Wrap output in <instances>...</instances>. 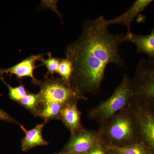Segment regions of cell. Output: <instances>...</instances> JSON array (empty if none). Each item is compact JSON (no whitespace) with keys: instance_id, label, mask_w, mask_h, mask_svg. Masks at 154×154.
Segmentation results:
<instances>
[{"instance_id":"17","label":"cell","mask_w":154,"mask_h":154,"mask_svg":"<svg viewBox=\"0 0 154 154\" xmlns=\"http://www.w3.org/2000/svg\"><path fill=\"white\" fill-rule=\"evenodd\" d=\"M48 57L45 59L43 57L40 58L39 61L41 62L40 65L44 66L48 70V75H53L57 73L61 59L53 57L51 53L48 54Z\"/></svg>"},{"instance_id":"14","label":"cell","mask_w":154,"mask_h":154,"mask_svg":"<svg viewBox=\"0 0 154 154\" xmlns=\"http://www.w3.org/2000/svg\"><path fill=\"white\" fill-rule=\"evenodd\" d=\"M108 147L122 154H154L149 148L141 141L126 146Z\"/></svg>"},{"instance_id":"16","label":"cell","mask_w":154,"mask_h":154,"mask_svg":"<svg viewBox=\"0 0 154 154\" xmlns=\"http://www.w3.org/2000/svg\"><path fill=\"white\" fill-rule=\"evenodd\" d=\"M73 72V68L71 61L66 57L61 59L57 72L60 76L61 79L71 85Z\"/></svg>"},{"instance_id":"11","label":"cell","mask_w":154,"mask_h":154,"mask_svg":"<svg viewBox=\"0 0 154 154\" xmlns=\"http://www.w3.org/2000/svg\"><path fill=\"white\" fill-rule=\"evenodd\" d=\"M127 42L135 45L136 52L144 54L148 59L154 62V28L148 35H137L131 32L126 33Z\"/></svg>"},{"instance_id":"15","label":"cell","mask_w":154,"mask_h":154,"mask_svg":"<svg viewBox=\"0 0 154 154\" xmlns=\"http://www.w3.org/2000/svg\"><path fill=\"white\" fill-rule=\"evenodd\" d=\"M33 115L38 116L39 109V97L38 94L28 93L19 102Z\"/></svg>"},{"instance_id":"12","label":"cell","mask_w":154,"mask_h":154,"mask_svg":"<svg viewBox=\"0 0 154 154\" xmlns=\"http://www.w3.org/2000/svg\"><path fill=\"white\" fill-rule=\"evenodd\" d=\"M46 122L37 125L33 129L27 130L24 126L20 125L21 128L25 133V137L22 140V147L24 151H28L34 147L45 146L48 142L43 138L42 135V129Z\"/></svg>"},{"instance_id":"6","label":"cell","mask_w":154,"mask_h":154,"mask_svg":"<svg viewBox=\"0 0 154 154\" xmlns=\"http://www.w3.org/2000/svg\"><path fill=\"white\" fill-rule=\"evenodd\" d=\"M136 119L139 141L154 154V107L131 99L129 103Z\"/></svg>"},{"instance_id":"1","label":"cell","mask_w":154,"mask_h":154,"mask_svg":"<svg viewBox=\"0 0 154 154\" xmlns=\"http://www.w3.org/2000/svg\"><path fill=\"white\" fill-rule=\"evenodd\" d=\"M108 28L103 16L86 20L79 38L66 48L73 68L71 85L83 95L101 92L109 64L125 67L120 47L127 42L126 34L112 33Z\"/></svg>"},{"instance_id":"2","label":"cell","mask_w":154,"mask_h":154,"mask_svg":"<svg viewBox=\"0 0 154 154\" xmlns=\"http://www.w3.org/2000/svg\"><path fill=\"white\" fill-rule=\"evenodd\" d=\"M103 143L110 147H124L139 141L137 122L129 104L100 126Z\"/></svg>"},{"instance_id":"4","label":"cell","mask_w":154,"mask_h":154,"mask_svg":"<svg viewBox=\"0 0 154 154\" xmlns=\"http://www.w3.org/2000/svg\"><path fill=\"white\" fill-rule=\"evenodd\" d=\"M36 85L40 88L38 93L39 109L42 106L49 103L58 102L65 105L71 102H78L80 100H87L85 96L71 85L60 78L54 76L53 75L47 74L44 80H38Z\"/></svg>"},{"instance_id":"19","label":"cell","mask_w":154,"mask_h":154,"mask_svg":"<svg viewBox=\"0 0 154 154\" xmlns=\"http://www.w3.org/2000/svg\"><path fill=\"white\" fill-rule=\"evenodd\" d=\"M85 154H109L104 144H100L91 149Z\"/></svg>"},{"instance_id":"18","label":"cell","mask_w":154,"mask_h":154,"mask_svg":"<svg viewBox=\"0 0 154 154\" xmlns=\"http://www.w3.org/2000/svg\"><path fill=\"white\" fill-rule=\"evenodd\" d=\"M2 80L8 88L9 95L10 98L15 102L19 103L22 98H24L28 94L25 86L23 85H20L18 87L13 88L5 82L2 76Z\"/></svg>"},{"instance_id":"8","label":"cell","mask_w":154,"mask_h":154,"mask_svg":"<svg viewBox=\"0 0 154 154\" xmlns=\"http://www.w3.org/2000/svg\"><path fill=\"white\" fill-rule=\"evenodd\" d=\"M43 57L42 54H37L30 56L19 63L7 69H0V75L9 74L11 76L15 75L17 79H22L24 77H29L32 79L33 84L36 85L38 80L34 76V71L37 67L36 63L40 58Z\"/></svg>"},{"instance_id":"13","label":"cell","mask_w":154,"mask_h":154,"mask_svg":"<svg viewBox=\"0 0 154 154\" xmlns=\"http://www.w3.org/2000/svg\"><path fill=\"white\" fill-rule=\"evenodd\" d=\"M64 105L58 102L49 103L40 107L38 116L47 122L51 119H59L61 111Z\"/></svg>"},{"instance_id":"9","label":"cell","mask_w":154,"mask_h":154,"mask_svg":"<svg viewBox=\"0 0 154 154\" xmlns=\"http://www.w3.org/2000/svg\"><path fill=\"white\" fill-rule=\"evenodd\" d=\"M154 0H136L128 10L121 15L110 19H106L107 26L121 25L126 27L127 32H131V25L134 20L145 10Z\"/></svg>"},{"instance_id":"10","label":"cell","mask_w":154,"mask_h":154,"mask_svg":"<svg viewBox=\"0 0 154 154\" xmlns=\"http://www.w3.org/2000/svg\"><path fill=\"white\" fill-rule=\"evenodd\" d=\"M78 102H71L65 105L59 119L70 131L71 134L78 133L84 129L81 121L82 113L77 106Z\"/></svg>"},{"instance_id":"21","label":"cell","mask_w":154,"mask_h":154,"mask_svg":"<svg viewBox=\"0 0 154 154\" xmlns=\"http://www.w3.org/2000/svg\"><path fill=\"white\" fill-rule=\"evenodd\" d=\"M106 147L109 154H122L116 151L115 150L109 147L106 146Z\"/></svg>"},{"instance_id":"20","label":"cell","mask_w":154,"mask_h":154,"mask_svg":"<svg viewBox=\"0 0 154 154\" xmlns=\"http://www.w3.org/2000/svg\"><path fill=\"white\" fill-rule=\"evenodd\" d=\"M0 119L3 121L8 122H14V123L19 124L16 120L12 118L9 115L8 113H6L4 110L0 109Z\"/></svg>"},{"instance_id":"3","label":"cell","mask_w":154,"mask_h":154,"mask_svg":"<svg viewBox=\"0 0 154 154\" xmlns=\"http://www.w3.org/2000/svg\"><path fill=\"white\" fill-rule=\"evenodd\" d=\"M130 78L125 74L111 96L90 110L88 118L96 121L101 126L126 107L132 98Z\"/></svg>"},{"instance_id":"5","label":"cell","mask_w":154,"mask_h":154,"mask_svg":"<svg viewBox=\"0 0 154 154\" xmlns=\"http://www.w3.org/2000/svg\"><path fill=\"white\" fill-rule=\"evenodd\" d=\"M130 85L133 99L154 107V62L140 60L130 78Z\"/></svg>"},{"instance_id":"7","label":"cell","mask_w":154,"mask_h":154,"mask_svg":"<svg viewBox=\"0 0 154 154\" xmlns=\"http://www.w3.org/2000/svg\"><path fill=\"white\" fill-rule=\"evenodd\" d=\"M102 144H104L99 131L84 128L81 132L71 134L68 142L59 154H85Z\"/></svg>"}]
</instances>
